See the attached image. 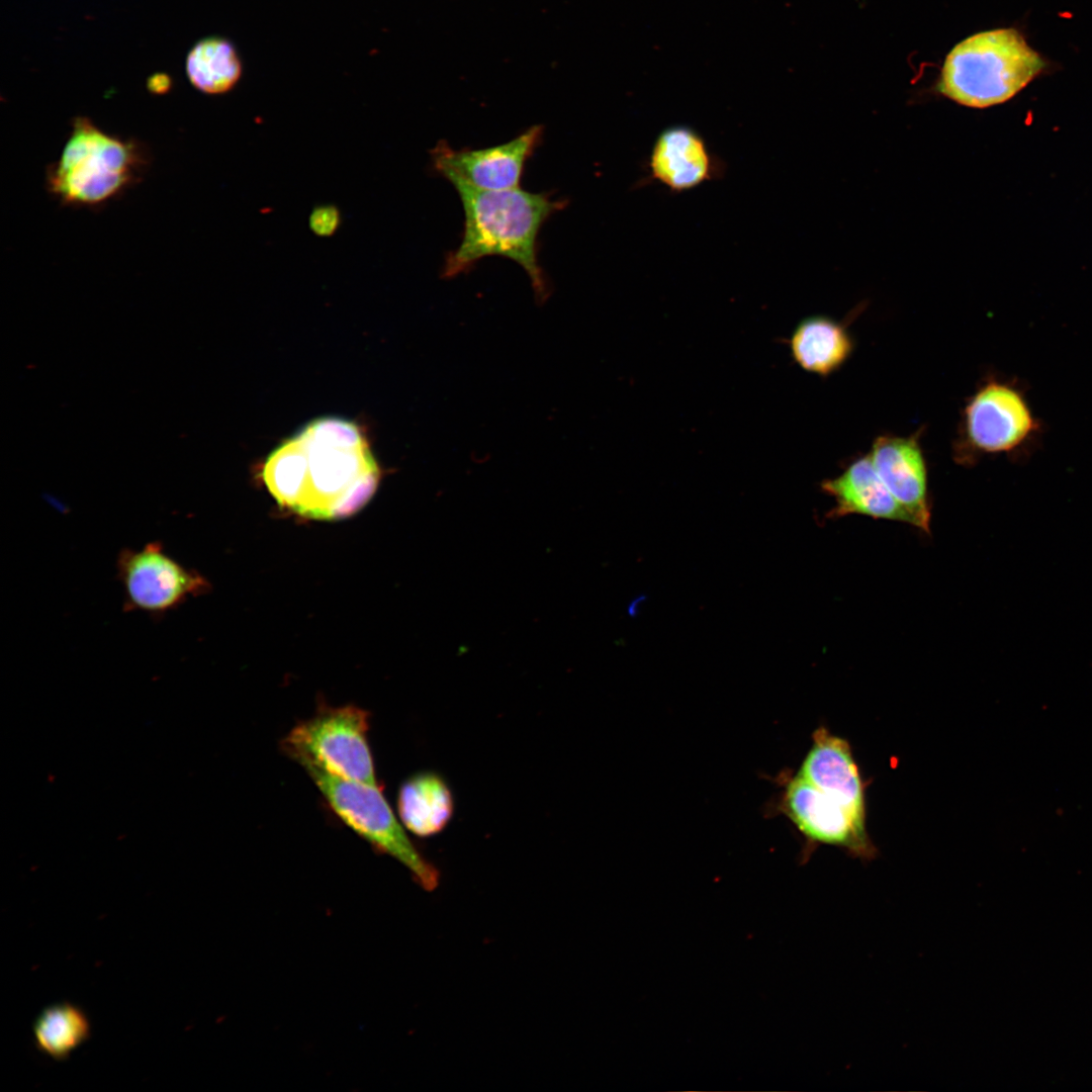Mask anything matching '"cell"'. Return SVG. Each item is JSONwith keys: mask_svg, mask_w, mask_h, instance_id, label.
<instances>
[{"mask_svg": "<svg viewBox=\"0 0 1092 1092\" xmlns=\"http://www.w3.org/2000/svg\"><path fill=\"white\" fill-rule=\"evenodd\" d=\"M172 86L169 75L165 73L153 74L147 81V88L152 94L161 95L167 93Z\"/></svg>", "mask_w": 1092, "mask_h": 1092, "instance_id": "obj_20", "label": "cell"}, {"mask_svg": "<svg viewBox=\"0 0 1092 1092\" xmlns=\"http://www.w3.org/2000/svg\"><path fill=\"white\" fill-rule=\"evenodd\" d=\"M792 356L805 371L826 376L849 357L852 341L846 330L833 320L814 315L803 320L790 340Z\"/></svg>", "mask_w": 1092, "mask_h": 1092, "instance_id": "obj_16", "label": "cell"}, {"mask_svg": "<svg viewBox=\"0 0 1092 1092\" xmlns=\"http://www.w3.org/2000/svg\"><path fill=\"white\" fill-rule=\"evenodd\" d=\"M186 73L195 89L218 95L236 86L242 76V63L231 41L217 36L207 37L188 53Z\"/></svg>", "mask_w": 1092, "mask_h": 1092, "instance_id": "obj_17", "label": "cell"}, {"mask_svg": "<svg viewBox=\"0 0 1092 1092\" xmlns=\"http://www.w3.org/2000/svg\"><path fill=\"white\" fill-rule=\"evenodd\" d=\"M341 223V211L335 204L316 205L308 215L309 230L316 237H332L339 230Z\"/></svg>", "mask_w": 1092, "mask_h": 1092, "instance_id": "obj_19", "label": "cell"}, {"mask_svg": "<svg viewBox=\"0 0 1092 1092\" xmlns=\"http://www.w3.org/2000/svg\"><path fill=\"white\" fill-rule=\"evenodd\" d=\"M797 774L867 817L866 783L846 739L818 727Z\"/></svg>", "mask_w": 1092, "mask_h": 1092, "instance_id": "obj_13", "label": "cell"}, {"mask_svg": "<svg viewBox=\"0 0 1092 1092\" xmlns=\"http://www.w3.org/2000/svg\"><path fill=\"white\" fill-rule=\"evenodd\" d=\"M401 824L420 837L444 830L454 813V798L445 780L436 772L423 771L404 781L397 795Z\"/></svg>", "mask_w": 1092, "mask_h": 1092, "instance_id": "obj_15", "label": "cell"}, {"mask_svg": "<svg viewBox=\"0 0 1092 1092\" xmlns=\"http://www.w3.org/2000/svg\"><path fill=\"white\" fill-rule=\"evenodd\" d=\"M779 809L792 821L808 843L841 848L863 860L876 856L877 848L863 817L798 774L782 778Z\"/></svg>", "mask_w": 1092, "mask_h": 1092, "instance_id": "obj_9", "label": "cell"}, {"mask_svg": "<svg viewBox=\"0 0 1092 1092\" xmlns=\"http://www.w3.org/2000/svg\"><path fill=\"white\" fill-rule=\"evenodd\" d=\"M334 813L375 849L388 854L425 889H434L439 872L407 836L378 785L335 777L315 765H301Z\"/></svg>", "mask_w": 1092, "mask_h": 1092, "instance_id": "obj_5", "label": "cell"}, {"mask_svg": "<svg viewBox=\"0 0 1092 1092\" xmlns=\"http://www.w3.org/2000/svg\"><path fill=\"white\" fill-rule=\"evenodd\" d=\"M647 167L649 175L645 183L657 181L672 193L719 179L726 170L725 163L710 151L704 138L682 124L666 127L657 135Z\"/></svg>", "mask_w": 1092, "mask_h": 1092, "instance_id": "obj_11", "label": "cell"}, {"mask_svg": "<svg viewBox=\"0 0 1092 1092\" xmlns=\"http://www.w3.org/2000/svg\"><path fill=\"white\" fill-rule=\"evenodd\" d=\"M869 456L887 488L911 517L912 526L928 534L931 510L927 469L917 439L880 436Z\"/></svg>", "mask_w": 1092, "mask_h": 1092, "instance_id": "obj_12", "label": "cell"}, {"mask_svg": "<svg viewBox=\"0 0 1092 1092\" xmlns=\"http://www.w3.org/2000/svg\"><path fill=\"white\" fill-rule=\"evenodd\" d=\"M646 599H647V597L642 595V596H639V597L635 598L633 601H631V603L629 604V606L627 608L628 614L633 618L636 617L638 615V613H639V606Z\"/></svg>", "mask_w": 1092, "mask_h": 1092, "instance_id": "obj_21", "label": "cell"}, {"mask_svg": "<svg viewBox=\"0 0 1092 1092\" xmlns=\"http://www.w3.org/2000/svg\"><path fill=\"white\" fill-rule=\"evenodd\" d=\"M277 503L302 517L338 520L362 509L379 482V468L360 430L324 418L276 448L263 467Z\"/></svg>", "mask_w": 1092, "mask_h": 1092, "instance_id": "obj_1", "label": "cell"}, {"mask_svg": "<svg viewBox=\"0 0 1092 1092\" xmlns=\"http://www.w3.org/2000/svg\"><path fill=\"white\" fill-rule=\"evenodd\" d=\"M964 418L968 443L980 454L1027 456L1042 435V423L1016 381L987 380L967 403Z\"/></svg>", "mask_w": 1092, "mask_h": 1092, "instance_id": "obj_7", "label": "cell"}, {"mask_svg": "<svg viewBox=\"0 0 1092 1092\" xmlns=\"http://www.w3.org/2000/svg\"><path fill=\"white\" fill-rule=\"evenodd\" d=\"M1015 28L982 31L946 56L937 91L961 105L985 108L1007 101L1045 68Z\"/></svg>", "mask_w": 1092, "mask_h": 1092, "instance_id": "obj_4", "label": "cell"}, {"mask_svg": "<svg viewBox=\"0 0 1092 1092\" xmlns=\"http://www.w3.org/2000/svg\"><path fill=\"white\" fill-rule=\"evenodd\" d=\"M452 185L463 206L464 229L458 247L446 255L442 277L455 278L485 257L502 256L525 270L536 302L544 304L551 288L538 260V237L545 221L563 209L566 201L520 187L481 190Z\"/></svg>", "mask_w": 1092, "mask_h": 1092, "instance_id": "obj_2", "label": "cell"}, {"mask_svg": "<svg viewBox=\"0 0 1092 1092\" xmlns=\"http://www.w3.org/2000/svg\"><path fill=\"white\" fill-rule=\"evenodd\" d=\"M369 713L357 706L321 705L283 738V751L335 777L378 785L367 732Z\"/></svg>", "mask_w": 1092, "mask_h": 1092, "instance_id": "obj_6", "label": "cell"}, {"mask_svg": "<svg viewBox=\"0 0 1092 1092\" xmlns=\"http://www.w3.org/2000/svg\"><path fill=\"white\" fill-rule=\"evenodd\" d=\"M543 127L533 125L513 140L482 149H453L440 141L430 151L431 167L451 184L481 190L520 187L526 162L541 144Z\"/></svg>", "mask_w": 1092, "mask_h": 1092, "instance_id": "obj_10", "label": "cell"}, {"mask_svg": "<svg viewBox=\"0 0 1092 1092\" xmlns=\"http://www.w3.org/2000/svg\"><path fill=\"white\" fill-rule=\"evenodd\" d=\"M90 1030L85 1012L69 1002L46 1007L32 1025L36 1048L54 1060L68 1058L89 1038Z\"/></svg>", "mask_w": 1092, "mask_h": 1092, "instance_id": "obj_18", "label": "cell"}, {"mask_svg": "<svg viewBox=\"0 0 1092 1092\" xmlns=\"http://www.w3.org/2000/svg\"><path fill=\"white\" fill-rule=\"evenodd\" d=\"M152 161L143 141L108 132L78 115L59 157L46 168L44 186L61 206L97 211L139 185Z\"/></svg>", "mask_w": 1092, "mask_h": 1092, "instance_id": "obj_3", "label": "cell"}, {"mask_svg": "<svg viewBox=\"0 0 1092 1092\" xmlns=\"http://www.w3.org/2000/svg\"><path fill=\"white\" fill-rule=\"evenodd\" d=\"M821 488L835 502L827 514L830 519L860 515L912 526L911 517L887 488L869 455L851 462L838 476L825 479Z\"/></svg>", "mask_w": 1092, "mask_h": 1092, "instance_id": "obj_14", "label": "cell"}, {"mask_svg": "<svg viewBox=\"0 0 1092 1092\" xmlns=\"http://www.w3.org/2000/svg\"><path fill=\"white\" fill-rule=\"evenodd\" d=\"M116 576L123 590L124 609L153 618H161L209 589L203 575L173 558L160 541L140 549H121Z\"/></svg>", "mask_w": 1092, "mask_h": 1092, "instance_id": "obj_8", "label": "cell"}]
</instances>
